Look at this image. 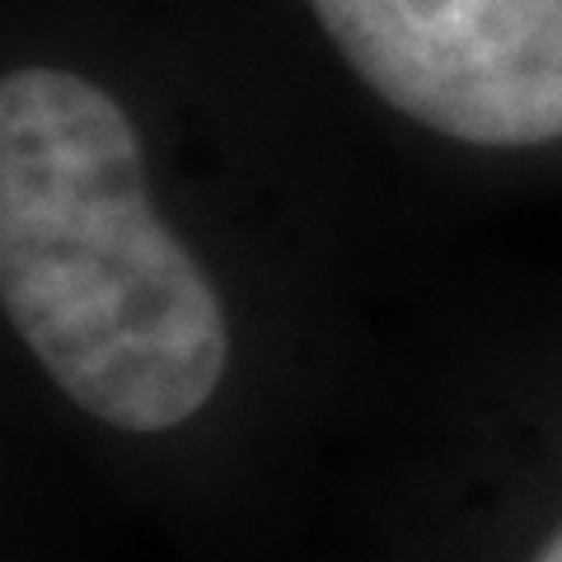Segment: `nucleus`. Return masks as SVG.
Masks as SVG:
<instances>
[{"label":"nucleus","mask_w":562,"mask_h":562,"mask_svg":"<svg viewBox=\"0 0 562 562\" xmlns=\"http://www.w3.org/2000/svg\"><path fill=\"white\" fill-rule=\"evenodd\" d=\"M347 66L469 146L562 140V0H310Z\"/></svg>","instance_id":"2"},{"label":"nucleus","mask_w":562,"mask_h":562,"mask_svg":"<svg viewBox=\"0 0 562 562\" xmlns=\"http://www.w3.org/2000/svg\"><path fill=\"white\" fill-rule=\"evenodd\" d=\"M0 301L52 384L117 431L198 417L231 361L216 291L146 192L132 117L70 70L0 85Z\"/></svg>","instance_id":"1"},{"label":"nucleus","mask_w":562,"mask_h":562,"mask_svg":"<svg viewBox=\"0 0 562 562\" xmlns=\"http://www.w3.org/2000/svg\"><path fill=\"white\" fill-rule=\"evenodd\" d=\"M535 562H562V530H558L549 543H543V553H539Z\"/></svg>","instance_id":"3"}]
</instances>
